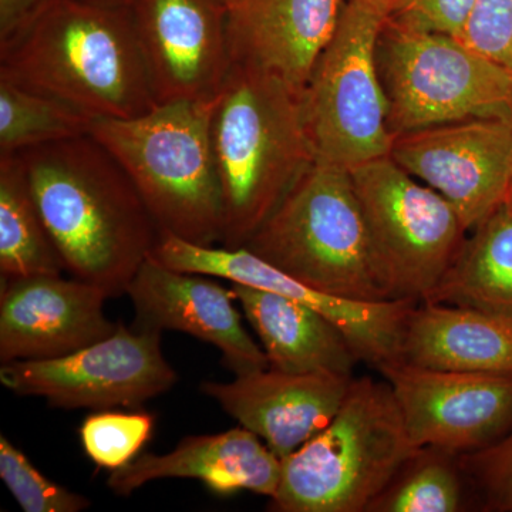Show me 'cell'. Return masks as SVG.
<instances>
[{
    "label": "cell",
    "mask_w": 512,
    "mask_h": 512,
    "mask_svg": "<svg viewBox=\"0 0 512 512\" xmlns=\"http://www.w3.org/2000/svg\"><path fill=\"white\" fill-rule=\"evenodd\" d=\"M349 2L375 13L380 18L387 19L402 5L403 0H349Z\"/></svg>",
    "instance_id": "obj_32"
},
{
    "label": "cell",
    "mask_w": 512,
    "mask_h": 512,
    "mask_svg": "<svg viewBox=\"0 0 512 512\" xmlns=\"http://www.w3.org/2000/svg\"><path fill=\"white\" fill-rule=\"evenodd\" d=\"M282 460L242 426L224 433L188 436L167 454L144 453L110 471L107 487L128 497L151 481L192 478L218 495L239 491L272 498L281 481Z\"/></svg>",
    "instance_id": "obj_19"
},
{
    "label": "cell",
    "mask_w": 512,
    "mask_h": 512,
    "mask_svg": "<svg viewBox=\"0 0 512 512\" xmlns=\"http://www.w3.org/2000/svg\"><path fill=\"white\" fill-rule=\"evenodd\" d=\"M93 121L62 100L0 79V156L86 136Z\"/></svg>",
    "instance_id": "obj_24"
},
{
    "label": "cell",
    "mask_w": 512,
    "mask_h": 512,
    "mask_svg": "<svg viewBox=\"0 0 512 512\" xmlns=\"http://www.w3.org/2000/svg\"><path fill=\"white\" fill-rule=\"evenodd\" d=\"M0 478L25 512H80L92 501L43 476L8 437L0 436Z\"/></svg>",
    "instance_id": "obj_27"
},
{
    "label": "cell",
    "mask_w": 512,
    "mask_h": 512,
    "mask_svg": "<svg viewBox=\"0 0 512 512\" xmlns=\"http://www.w3.org/2000/svg\"><path fill=\"white\" fill-rule=\"evenodd\" d=\"M377 370L417 448L463 456L497 443L512 429V376L430 369L402 360Z\"/></svg>",
    "instance_id": "obj_12"
},
{
    "label": "cell",
    "mask_w": 512,
    "mask_h": 512,
    "mask_svg": "<svg viewBox=\"0 0 512 512\" xmlns=\"http://www.w3.org/2000/svg\"><path fill=\"white\" fill-rule=\"evenodd\" d=\"M423 302L476 308L512 320V214L503 205L468 232L443 281Z\"/></svg>",
    "instance_id": "obj_22"
},
{
    "label": "cell",
    "mask_w": 512,
    "mask_h": 512,
    "mask_svg": "<svg viewBox=\"0 0 512 512\" xmlns=\"http://www.w3.org/2000/svg\"><path fill=\"white\" fill-rule=\"evenodd\" d=\"M476 0H403L390 18L402 28L460 37Z\"/></svg>",
    "instance_id": "obj_30"
},
{
    "label": "cell",
    "mask_w": 512,
    "mask_h": 512,
    "mask_svg": "<svg viewBox=\"0 0 512 512\" xmlns=\"http://www.w3.org/2000/svg\"><path fill=\"white\" fill-rule=\"evenodd\" d=\"M503 207L505 210L510 212L512 214V177L510 181V185H508L507 194H505L504 201H503Z\"/></svg>",
    "instance_id": "obj_34"
},
{
    "label": "cell",
    "mask_w": 512,
    "mask_h": 512,
    "mask_svg": "<svg viewBox=\"0 0 512 512\" xmlns=\"http://www.w3.org/2000/svg\"><path fill=\"white\" fill-rule=\"evenodd\" d=\"M86 2L100 3V5L121 6V8H130L136 0H86Z\"/></svg>",
    "instance_id": "obj_33"
},
{
    "label": "cell",
    "mask_w": 512,
    "mask_h": 512,
    "mask_svg": "<svg viewBox=\"0 0 512 512\" xmlns=\"http://www.w3.org/2000/svg\"><path fill=\"white\" fill-rule=\"evenodd\" d=\"M161 333L119 323L113 335L70 355L2 363L0 382L56 409H134L178 383L161 350Z\"/></svg>",
    "instance_id": "obj_10"
},
{
    "label": "cell",
    "mask_w": 512,
    "mask_h": 512,
    "mask_svg": "<svg viewBox=\"0 0 512 512\" xmlns=\"http://www.w3.org/2000/svg\"><path fill=\"white\" fill-rule=\"evenodd\" d=\"M222 3H224L225 6H227L228 9L234 8V6H237L241 0H221Z\"/></svg>",
    "instance_id": "obj_35"
},
{
    "label": "cell",
    "mask_w": 512,
    "mask_h": 512,
    "mask_svg": "<svg viewBox=\"0 0 512 512\" xmlns=\"http://www.w3.org/2000/svg\"><path fill=\"white\" fill-rule=\"evenodd\" d=\"M153 256L175 271L227 279L311 306L345 333L360 362L376 369L400 360L407 319L419 303L412 299L363 302L329 295L302 284L245 247H201L174 235H160Z\"/></svg>",
    "instance_id": "obj_11"
},
{
    "label": "cell",
    "mask_w": 512,
    "mask_h": 512,
    "mask_svg": "<svg viewBox=\"0 0 512 512\" xmlns=\"http://www.w3.org/2000/svg\"><path fill=\"white\" fill-rule=\"evenodd\" d=\"M153 414L97 410L83 421L80 441L86 456L97 467L114 471L138 456L154 430Z\"/></svg>",
    "instance_id": "obj_26"
},
{
    "label": "cell",
    "mask_w": 512,
    "mask_h": 512,
    "mask_svg": "<svg viewBox=\"0 0 512 512\" xmlns=\"http://www.w3.org/2000/svg\"><path fill=\"white\" fill-rule=\"evenodd\" d=\"M214 101H173L131 119H94L90 131L126 171L160 235L201 247L221 245L224 234Z\"/></svg>",
    "instance_id": "obj_4"
},
{
    "label": "cell",
    "mask_w": 512,
    "mask_h": 512,
    "mask_svg": "<svg viewBox=\"0 0 512 512\" xmlns=\"http://www.w3.org/2000/svg\"><path fill=\"white\" fill-rule=\"evenodd\" d=\"M47 0H0V42L18 32Z\"/></svg>",
    "instance_id": "obj_31"
},
{
    "label": "cell",
    "mask_w": 512,
    "mask_h": 512,
    "mask_svg": "<svg viewBox=\"0 0 512 512\" xmlns=\"http://www.w3.org/2000/svg\"><path fill=\"white\" fill-rule=\"evenodd\" d=\"M211 140L224 205L220 247L241 248L316 161L301 93L234 63L214 101Z\"/></svg>",
    "instance_id": "obj_3"
},
{
    "label": "cell",
    "mask_w": 512,
    "mask_h": 512,
    "mask_svg": "<svg viewBox=\"0 0 512 512\" xmlns=\"http://www.w3.org/2000/svg\"><path fill=\"white\" fill-rule=\"evenodd\" d=\"M467 484L456 454L423 447L396 474L367 512H458Z\"/></svg>",
    "instance_id": "obj_25"
},
{
    "label": "cell",
    "mask_w": 512,
    "mask_h": 512,
    "mask_svg": "<svg viewBox=\"0 0 512 512\" xmlns=\"http://www.w3.org/2000/svg\"><path fill=\"white\" fill-rule=\"evenodd\" d=\"M64 268L33 197L19 154L0 156V274L2 279L60 275Z\"/></svg>",
    "instance_id": "obj_23"
},
{
    "label": "cell",
    "mask_w": 512,
    "mask_h": 512,
    "mask_svg": "<svg viewBox=\"0 0 512 512\" xmlns=\"http://www.w3.org/2000/svg\"><path fill=\"white\" fill-rule=\"evenodd\" d=\"M458 39L512 74V0H476Z\"/></svg>",
    "instance_id": "obj_29"
},
{
    "label": "cell",
    "mask_w": 512,
    "mask_h": 512,
    "mask_svg": "<svg viewBox=\"0 0 512 512\" xmlns=\"http://www.w3.org/2000/svg\"><path fill=\"white\" fill-rule=\"evenodd\" d=\"M383 18L346 0L338 29L301 93L316 161L350 168L389 157V103L376 64Z\"/></svg>",
    "instance_id": "obj_9"
},
{
    "label": "cell",
    "mask_w": 512,
    "mask_h": 512,
    "mask_svg": "<svg viewBox=\"0 0 512 512\" xmlns=\"http://www.w3.org/2000/svg\"><path fill=\"white\" fill-rule=\"evenodd\" d=\"M386 380L353 377L328 426L282 460L276 512H367L416 451Z\"/></svg>",
    "instance_id": "obj_5"
},
{
    "label": "cell",
    "mask_w": 512,
    "mask_h": 512,
    "mask_svg": "<svg viewBox=\"0 0 512 512\" xmlns=\"http://www.w3.org/2000/svg\"><path fill=\"white\" fill-rule=\"evenodd\" d=\"M217 279L175 271L151 255L126 292L136 311L134 326L178 330L210 343L235 375L268 369L264 349L244 328L235 308L234 293Z\"/></svg>",
    "instance_id": "obj_16"
},
{
    "label": "cell",
    "mask_w": 512,
    "mask_h": 512,
    "mask_svg": "<svg viewBox=\"0 0 512 512\" xmlns=\"http://www.w3.org/2000/svg\"><path fill=\"white\" fill-rule=\"evenodd\" d=\"M481 510L512 512V429L497 443L458 456Z\"/></svg>",
    "instance_id": "obj_28"
},
{
    "label": "cell",
    "mask_w": 512,
    "mask_h": 512,
    "mask_svg": "<svg viewBox=\"0 0 512 512\" xmlns=\"http://www.w3.org/2000/svg\"><path fill=\"white\" fill-rule=\"evenodd\" d=\"M346 0H241L228 10L232 62L274 74L302 93Z\"/></svg>",
    "instance_id": "obj_18"
},
{
    "label": "cell",
    "mask_w": 512,
    "mask_h": 512,
    "mask_svg": "<svg viewBox=\"0 0 512 512\" xmlns=\"http://www.w3.org/2000/svg\"><path fill=\"white\" fill-rule=\"evenodd\" d=\"M376 64L393 137L473 119H512V74L458 37L384 20Z\"/></svg>",
    "instance_id": "obj_7"
},
{
    "label": "cell",
    "mask_w": 512,
    "mask_h": 512,
    "mask_svg": "<svg viewBox=\"0 0 512 512\" xmlns=\"http://www.w3.org/2000/svg\"><path fill=\"white\" fill-rule=\"evenodd\" d=\"M402 362L512 376V320L447 303L419 302L404 329Z\"/></svg>",
    "instance_id": "obj_21"
},
{
    "label": "cell",
    "mask_w": 512,
    "mask_h": 512,
    "mask_svg": "<svg viewBox=\"0 0 512 512\" xmlns=\"http://www.w3.org/2000/svg\"><path fill=\"white\" fill-rule=\"evenodd\" d=\"M349 173L390 299L426 301L467 237L460 215L390 156L356 165Z\"/></svg>",
    "instance_id": "obj_8"
},
{
    "label": "cell",
    "mask_w": 512,
    "mask_h": 512,
    "mask_svg": "<svg viewBox=\"0 0 512 512\" xmlns=\"http://www.w3.org/2000/svg\"><path fill=\"white\" fill-rule=\"evenodd\" d=\"M244 247L318 291L392 301L348 168L315 161Z\"/></svg>",
    "instance_id": "obj_6"
},
{
    "label": "cell",
    "mask_w": 512,
    "mask_h": 512,
    "mask_svg": "<svg viewBox=\"0 0 512 512\" xmlns=\"http://www.w3.org/2000/svg\"><path fill=\"white\" fill-rule=\"evenodd\" d=\"M134 29L158 104L217 99L232 55L221 0H136Z\"/></svg>",
    "instance_id": "obj_14"
},
{
    "label": "cell",
    "mask_w": 512,
    "mask_h": 512,
    "mask_svg": "<svg viewBox=\"0 0 512 512\" xmlns=\"http://www.w3.org/2000/svg\"><path fill=\"white\" fill-rule=\"evenodd\" d=\"M0 79L93 119H131L158 106L130 8L47 0L0 42Z\"/></svg>",
    "instance_id": "obj_2"
},
{
    "label": "cell",
    "mask_w": 512,
    "mask_h": 512,
    "mask_svg": "<svg viewBox=\"0 0 512 512\" xmlns=\"http://www.w3.org/2000/svg\"><path fill=\"white\" fill-rule=\"evenodd\" d=\"M18 154L64 272L126 295L160 232L123 167L92 134Z\"/></svg>",
    "instance_id": "obj_1"
},
{
    "label": "cell",
    "mask_w": 512,
    "mask_h": 512,
    "mask_svg": "<svg viewBox=\"0 0 512 512\" xmlns=\"http://www.w3.org/2000/svg\"><path fill=\"white\" fill-rule=\"evenodd\" d=\"M231 291L258 336L271 369L292 375L353 377L359 356L332 320L279 293L234 282Z\"/></svg>",
    "instance_id": "obj_20"
},
{
    "label": "cell",
    "mask_w": 512,
    "mask_h": 512,
    "mask_svg": "<svg viewBox=\"0 0 512 512\" xmlns=\"http://www.w3.org/2000/svg\"><path fill=\"white\" fill-rule=\"evenodd\" d=\"M352 380L329 373L292 375L268 367L235 375L228 383L207 380L200 390L284 460L328 426Z\"/></svg>",
    "instance_id": "obj_17"
},
{
    "label": "cell",
    "mask_w": 512,
    "mask_h": 512,
    "mask_svg": "<svg viewBox=\"0 0 512 512\" xmlns=\"http://www.w3.org/2000/svg\"><path fill=\"white\" fill-rule=\"evenodd\" d=\"M106 292L80 279H2L0 362L67 356L107 338L119 323L104 313Z\"/></svg>",
    "instance_id": "obj_15"
},
{
    "label": "cell",
    "mask_w": 512,
    "mask_h": 512,
    "mask_svg": "<svg viewBox=\"0 0 512 512\" xmlns=\"http://www.w3.org/2000/svg\"><path fill=\"white\" fill-rule=\"evenodd\" d=\"M390 157L446 198L470 232L503 204L512 177V119H473L399 134Z\"/></svg>",
    "instance_id": "obj_13"
}]
</instances>
